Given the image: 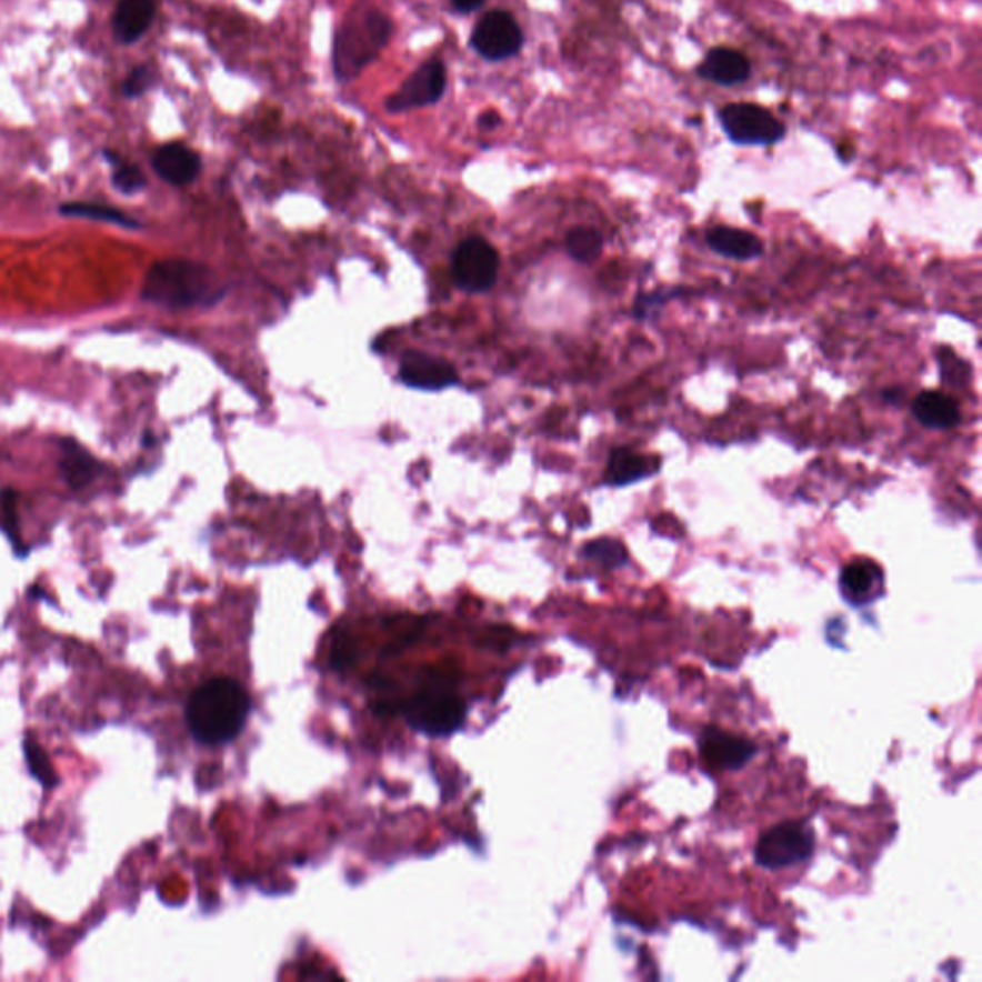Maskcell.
<instances>
[{"instance_id":"cell-7","label":"cell","mask_w":982,"mask_h":982,"mask_svg":"<svg viewBox=\"0 0 982 982\" xmlns=\"http://www.w3.org/2000/svg\"><path fill=\"white\" fill-rule=\"evenodd\" d=\"M499 274V258L495 248L484 239H467L453 253V279L457 287L480 294L490 290Z\"/></svg>"},{"instance_id":"cell-15","label":"cell","mask_w":982,"mask_h":982,"mask_svg":"<svg viewBox=\"0 0 982 982\" xmlns=\"http://www.w3.org/2000/svg\"><path fill=\"white\" fill-rule=\"evenodd\" d=\"M659 471V459L654 457L639 455L628 448L612 450L604 472V482L611 485L633 484L638 480L651 477Z\"/></svg>"},{"instance_id":"cell-5","label":"cell","mask_w":982,"mask_h":982,"mask_svg":"<svg viewBox=\"0 0 982 982\" xmlns=\"http://www.w3.org/2000/svg\"><path fill=\"white\" fill-rule=\"evenodd\" d=\"M718 121L725 137L739 147H770L786 133L785 126L768 108L752 102L723 106Z\"/></svg>"},{"instance_id":"cell-3","label":"cell","mask_w":982,"mask_h":982,"mask_svg":"<svg viewBox=\"0 0 982 982\" xmlns=\"http://www.w3.org/2000/svg\"><path fill=\"white\" fill-rule=\"evenodd\" d=\"M141 294L147 302L183 309L216 302L221 287L208 267L194 261L163 260L150 267Z\"/></svg>"},{"instance_id":"cell-20","label":"cell","mask_w":982,"mask_h":982,"mask_svg":"<svg viewBox=\"0 0 982 982\" xmlns=\"http://www.w3.org/2000/svg\"><path fill=\"white\" fill-rule=\"evenodd\" d=\"M60 213L70 216V218L97 219V221H108L121 227H139L134 219L127 218L126 213L110 206L87 204V202H71V204L60 206Z\"/></svg>"},{"instance_id":"cell-24","label":"cell","mask_w":982,"mask_h":982,"mask_svg":"<svg viewBox=\"0 0 982 982\" xmlns=\"http://www.w3.org/2000/svg\"><path fill=\"white\" fill-rule=\"evenodd\" d=\"M112 183L123 194H134V192L144 189L147 179L142 176L141 169L134 168V166H118V169L113 171Z\"/></svg>"},{"instance_id":"cell-22","label":"cell","mask_w":982,"mask_h":982,"mask_svg":"<svg viewBox=\"0 0 982 982\" xmlns=\"http://www.w3.org/2000/svg\"><path fill=\"white\" fill-rule=\"evenodd\" d=\"M583 557L590 559V561L603 564L607 569H618V567H624L625 562H628V553H625L624 545L620 541L609 540V538L590 541L583 548Z\"/></svg>"},{"instance_id":"cell-26","label":"cell","mask_w":982,"mask_h":982,"mask_svg":"<svg viewBox=\"0 0 982 982\" xmlns=\"http://www.w3.org/2000/svg\"><path fill=\"white\" fill-rule=\"evenodd\" d=\"M0 507H2V512H4V519H7L8 532H10V533L18 532V517H16V499H14V493H12V491H2V495H0Z\"/></svg>"},{"instance_id":"cell-25","label":"cell","mask_w":982,"mask_h":982,"mask_svg":"<svg viewBox=\"0 0 982 982\" xmlns=\"http://www.w3.org/2000/svg\"><path fill=\"white\" fill-rule=\"evenodd\" d=\"M154 84V71L150 66L134 68L123 83V94L127 99H139Z\"/></svg>"},{"instance_id":"cell-6","label":"cell","mask_w":982,"mask_h":982,"mask_svg":"<svg viewBox=\"0 0 982 982\" xmlns=\"http://www.w3.org/2000/svg\"><path fill=\"white\" fill-rule=\"evenodd\" d=\"M815 836L802 821H783L758 839L754 860L765 870H785L806 862L814 852Z\"/></svg>"},{"instance_id":"cell-11","label":"cell","mask_w":982,"mask_h":982,"mask_svg":"<svg viewBox=\"0 0 982 982\" xmlns=\"http://www.w3.org/2000/svg\"><path fill=\"white\" fill-rule=\"evenodd\" d=\"M400 379L414 390L438 392L457 384V371L442 359L430 358L427 353H408L400 365Z\"/></svg>"},{"instance_id":"cell-9","label":"cell","mask_w":982,"mask_h":982,"mask_svg":"<svg viewBox=\"0 0 982 982\" xmlns=\"http://www.w3.org/2000/svg\"><path fill=\"white\" fill-rule=\"evenodd\" d=\"M448 84V73L442 60H430L422 63L413 76L401 84L400 89L387 100L388 112L400 113L435 104L442 99Z\"/></svg>"},{"instance_id":"cell-17","label":"cell","mask_w":982,"mask_h":982,"mask_svg":"<svg viewBox=\"0 0 982 982\" xmlns=\"http://www.w3.org/2000/svg\"><path fill=\"white\" fill-rule=\"evenodd\" d=\"M154 0H120L113 18V33L118 41L126 44L139 41L154 20Z\"/></svg>"},{"instance_id":"cell-12","label":"cell","mask_w":982,"mask_h":982,"mask_svg":"<svg viewBox=\"0 0 982 982\" xmlns=\"http://www.w3.org/2000/svg\"><path fill=\"white\" fill-rule=\"evenodd\" d=\"M699 76L722 87L743 83L751 76V62L743 52L730 47H717L710 50L699 66Z\"/></svg>"},{"instance_id":"cell-19","label":"cell","mask_w":982,"mask_h":982,"mask_svg":"<svg viewBox=\"0 0 982 982\" xmlns=\"http://www.w3.org/2000/svg\"><path fill=\"white\" fill-rule=\"evenodd\" d=\"M60 467L71 488H83L99 474V464L94 461V457L89 455L83 448H79L78 443L71 440L62 443Z\"/></svg>"},{"instance_id":"cell-4","label":"cell","mask_w":982,"mask_h":982,"mask_svg":"<svg viewBox=\"0 0 982 982\" xmlns=\"http://www.w3.org/2000/svg\"><path fill=\"white\" fill-rule=\"evenodd\" d=\"M403 717L413 730L424 735L445 736L463 725L467 704L450 675L434 672L419 678L417 688L403 704Z\"/></svg>"},{"instance_id":"cell-8","label":"cell","mask_w":982,"mask_h":982,"mask_svg":"<svg viewBox=\"0 0 982 982\" xmlns=\"http://www.w3.org/2000/svg\"><path fill=\"white\" fill-rule=\"evenodd\" d=\"M524 36L514 16L503 10H491L472 29L471 44L480 57L490 62H503L517 57Z\"/></svg>"},{"instance_id":"cell-28","label":"cell","mask_w":982,"mask_h":982,"mask_svg":"<svg viewBox=\"0 0 982 982\" xmlns=\"http://www.w3.org/2000/svg\"><path fill=\"white\" fill-rule=\"evenodd\" d=\"M498 113H485L484 118H482V127H485V129H493V127L498 126Z\"/></svg>"},{"instance_id":"cell-18","label":"cell","mask_w":982,"mask_h":982,"mask_svg":"<svg viewBox=\"0 0 982 982\" xmlns=\"http://www.w3.org/2000/svg\"><path fill=\"white\" fill-rule=\"evenodd\" d=\"M883 582L878 564L870 561H854L844 567L841 574L842 593L850 601H865L873 595L875 588Z\"/></svg>"},{"instance_id":"cell-10","label":"cell","mask_w":982,"mask_h":982,"mask_svg":"<svg viewBox=\"0 0 982 982\" xmlns=\"http://www.w3.org/2000/svg\"><path fill=\"white\" fill-rule=\"evenodd\" d=\"M699 749H701L702 760L710 768H718V770L741 768L756 752V746L752 744V741L728 733L720 728H709L704 731L701 741H699Z\"/></svg>"},{"instance_id":"cell-2","label":"cell","mask_w":982,"mask_h":982,"mask_svg":"<svg viewBox=\"0 0 982 982\" xmlns=\"http://www.w3.org/2000/svg\"><path fill=\"white\" fill-rule=\"evenodd\" d=\"M392 37V21L379 8L358 7L338 26L332 68L338 81H351L380 57Z\"/></svg>"},{"instance_id":"cell-13","label":"cell","mask_w":982,"mask_h":982,"mask_svg":"<svg viewBox=\"0 0 982 982\" xmlns=\"http://www.w3.org/2000/svg\"><path fill=\"white\" fill-rule=\"evenodd\" d=\"M154 169L163 181L183 187L197 179L202 168V162L198 158L197 152H192L190 148L179 142H171L160 148L154 156Z\"/></svg>"},{"instance_id":"cell-21","label":"cell","mask_w":982,"mask_h":982,"mask_svg":"<svg viewBox=\"0 0 982 982\" xmlns=\"http://www.w3.org/2000/svg\"><path fill=\"white\" fill-rule=\"evenodd\" d=\"M567 248L574 260L590 263L603 250V239L595 229L590 227H575L567 237Z\"/></svg>"},{"instance_id":"cell-14","label":"cell","mask_w":982,"mask_h":982,"mask_svg":"<svg viewBox=\"0 0 982 982\" xmlns=\"http://www.w3.org/2000/svg\"><path fill=\"white\" fill-rule=\"evenodd\" d=\"M913 417L926 429L948 430L958 427L962 421L958 401L948 393L926 390L920 393L912 403Z\"/></svg>"},{"instance_id":"cell-16","label":"cell","mask_w":982,"mask_h":982,"mask_svg":"<svg viewBox=\"0 0 982 982\" xmlns=\"http://www.w3.org/2000/svg\"><path fill=\"white\" fill-rule=\"evenodd\" d=\"M707 242L714 252L736 261L756 260L764 252V244L756 234L733 227L712 229L707 234Z\"/></svg>"},{"instance_id":"cell-27","label":"cell","mask_w":982,"mask_h":982,"mask_svg":"<svg viewBox=\"0 0 982 982\" xmlns=\"http://www.w3.org/2000/svg\"><path fill=\"white\" fill-rule=\"evenodd\" d=\"M485 0H451V4L455 8L457 12H461V14H471L474 10L482 7Z\"/></svg>"},{"instance_id":"cell-1","label":"cell","mask_w":982,"mask_h":982,"mask_svg":"<svg viewBox=\"0 0 982 982\" xmlns=\"http://www.w3.org/2000/svg\"><path fill=\"white\" fill-rule=\"evenodd\" d=\"M252 701L239 681L213 678L198 685L187 702V723L198 743L226 744L244 730Z\"/></svg>"},{"instance_id":"cell-23","label":"cell","mask_w":982,"mask_h":982,"mask_svg":"<svg viewBox=\"0 0 982 982\" xmlns=\"http://www.w3.org/2000/svg\"><path fill=\"white\" fill-rule=\"evenodd\" d=\"M23 751H26L29 772L33 773L44 786L57 785L58 775L57 772H54V765L50 764L49 756L44 754L41 746H39L33 739H28L26 744H23Z\"/></svg>"}]
</instances>
